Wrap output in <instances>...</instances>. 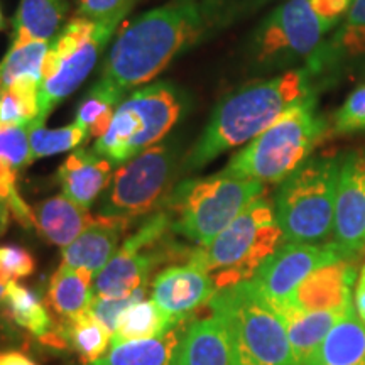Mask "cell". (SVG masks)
<instances>
[{"label":"cell","instance_id":"ba28073f","mask_svg":"<svg viewBox=\"0 0 365 365\" xmlns=\"http://www.w3.org/2000/svg\"><path fill=\"white\" fill-rule=\"evenodd\" d=\"M115 29V26L83 16L73 17L63 26L49 43L44 59L39 88L41 120L46 122V117L88 78Z\"/></svg>","mask_w":365,"mask_h":365},{"label":"cell","instance_id":"e0dca14e","mask_svg":"<svg viewBox=\"0 0 365 365\" xmlns=\"http://www.w3.org/2000/svg\"><path fill=\"white\" fill-rule=\"evenodd\" d=\"M129 220L115 217L95 215V220L78 239L63 249V264L71 267H85L100 272L118 250L122 237L130 227Z\"/></svg>","mask_w":365,"mask_h":365},{"label":"cell","instance_id":"74e56055","mask_svg":"<svg viewBox=\"0 0 365 365\" xmlns=\"http://www.w3.org/2000/svg\"><path fill=\"white\" fill-rule=\"evenodd\" d=\"M354 309L360 322L365 325V264L360 269L354 287Z\"/></svg>","mask_w":365,"mask_h":365},{"label":"cell","instance_id":"30bf717a","mask_svg":"<svg viewBox=\"0 0 365 365\" xmlns=\"http://www.w3.org/2000/svg\"><path fill=\"white\" fill-rule=\"evenodd\" d=\"M333 31L314 14L309 0H286L259 24L250 39L249 56L255 70L274 71L304 65ZM293 70V68H291Z\"/></svg>","mask_w":365,"mask_h":365},{"label":"cell","instance_id":"9a60e30c","mask_svg":"<svg viewBox=\"0 0 365 365\" xmlns=\"http://www.w3.org/2000/svg\"><path fill=\"white\" fill-rule=\"evenodd\" d=\"M171 365H237L225 319L213 313L191 323Z\"/></svg>","mask_w":365,"mask_h":365},{"label":"cell","instance_id":"4dcf8cb0","mask_svg":"<svg viewBox=\"0 0 365 365\" xmlns=\"http://www.w3.org/2000/svg\"><path fill=\"white\" fill-rule=\"evenodd\" d=\"M38 83L21 81L0 90V125H33L41 120Z\"/></svg>","mask_w":365,"mask_h":365},{"label":"cell","instance_id":"52a82bcc","mask_svg":"<svg viewBox=\"0 0 365 365\" xmlns=\"http://www.w3.org/2000/svg\"><path fill=\"white\" fill-rule=\"evenodd\" d=\"M207 307L225 319L237 365H294L284 322L252 281L218 289Z\"/></svg>","mask_w":365,"mask_h":365},{"label":"cell","instance_id":"60d3db41","mask_svg":"<svg viewBox=\"0 0 365 365\" xmlns=\"http://www.w3.org/2000/svg\"><path fill=\"white\" fill-rule=\"evenodd\" d=\"M6 291H7V287L0 286V301H2L4 298H6Z\"/></svg>","mask_w":365,"mask_h":365},{"label":"cell","instance_id":"d4e9b609","mask_svg":"<svg viewBox=\"0 0 365 365\" xmlns=\"http://www.w3.org/2000/svg\"><path fill=\"white\" fill-rule=\"evenodd\" d=\"M178 323H181L180 319L163 312L154 301H139L120 314L115 331L112 335V345L156 339L171 330Z\"/></svg>","mask_w":365,"mask_h":365},{"label":"cell","instance_id":"d6a6232c","mask_svg":"<svg viewBox=\"0 0 365 365\" xmlns=\"http://www.w3.org/2000/svg\"><path fill=\"white\" fill-rule=\"evenodd\" d=\"M331 132L336 135L365 132V83L357 86L335 112L331 120Z\"/></svg>","mask_w":365,"mask_h":365},{"label":"cell","instance_id":"ffe728a7","mask_svg":"<svg viewBox=\"0 0 365 365\" xmlns=\"http://www.w3.org/2000/svg\"><path fill=\"white\" fill-rule=\"evenodd\" d=\"M274 312L284 322L294 365L307 364L335 323L346 317L335 312H299L291 307H281Z\"/></svg>","mask_w":365,"mask_h":365},{"label":"cell","instance_id":"4fadbf2b","mask_svg":"<svg viewBox=\"0 0 365 365\" xmlns=\"http://www.w3.org/2000/svg\"><path fill=\"white\" fill-rule=\"evenodd\" d=\"M217 291L207 267L191 252L186 264L158 274L153 282V301L170 317L186 322L196 309L207 307Z\"/></svg>","mask_w":365,"mask_h":365},{"label":"cell","instance_id":"2e32d148","mask_svg":"<svg viewBox=\"0 0 365 365\" xmlns=\"http://www.w3.org/2000/svg\"><path fill=\"white\" fill-rule=\"evenodd\" d=\"M56 180L63 195L90 210L112 180V163L95 150L75 149L59 166Z\"/></svg>","mask_w":365,"mask_h":365},{"label":"cell","instance_id":"e575fe53","mask_svg":"<svg viewBox=\"0 0 365 365\" xmlns=\"http://www.w3.org/2000/svg\"><path fill=\"white\" fill-rule=\"evenodd\" d=\"M137 0H78L80 16L86 19L118 26Z\"/></svg>","mask_w":365,"mask_h":365},{"label":"cell","instance_id":"f546056e","mask_svg":"<svg viewBox=\"0 0 365 365\" xmlns=\"http://www.w3.org/2000/svg\"><path fill=\"white\" fill-rule=\"evenodd\" d=\"M6 307L7 313L17 325L29 330L33 335L44 339L49 331L53 330V319L49 313L46 312L44 304L41 303L38 294L27 289L24 286H19L16 281H12L7 286L6 291Z\"/></svg>","mask_w":365,"mask_h":365},{"label":"cell","instance_id":"b9f144b4","mask_svg":"<svg viewBox=\"0 0 365 365\" xmlns=\"http://www.w3.org/2000/svg\"><path fill=\"white\" fill-rule=\"evenodd\" d=\"M4 27V17H2V12H0V29Z\"/></svg>","mask_w":365,"mask_h":365},{"label":"cell","instance_id":"44dd1931","mask_svg":"<svg viewBox=\"0 0 365 365\" xmlns=\"http://www.w3.org/2000/svg\"><path fill=\"white\" fill-rule=\"evenodd\" d=\"M304 365H365V325L357 314L339 319Z\"/></svg>","mask_w":365,"mask_h":365},{"label":"cell","instance_id":"8fae6325","mask_svg":"<svg viewBox=\"0 0 365 365\" xmlns=\"http://www.w3.org/2000/svg\"><path fill=\"white\" fill-rule=\"evenodd\" d=\"M344 259L333 242L327 244H291L286 242L269 255L250 281L269 304L277 308L286 303L296 287L313 271Z\"/></svg>","mask_w":365,"mask_h":365},{"label":"cell","instance_id":"9c48e42d","mask_svg":"<svg viewBox=\"0 0 365 365\" xmlns=\"http://www.w3.org/2000/svg\"><path fill=\"white\" fill-rule=\"evenodd\" d=\"M181 164L178 148L170 143L150 145L120 164L100 203L98 215L129 222L149 215L170 196Z\"/></svg>","mask_w":365,"mask_h":365},{"label":"cell","instance_id":"3957f363","mask_svg":"<svg viewBox=\"0 0 365 365\" xmlns=\"http://www.w3.org/2000/svg\"><path fill=\"white\" fill-rule=\"evenodd\" d=\"M328 118L319 112L318 97L282 113L274 124L245 144L222 173L266 182H282L330 134Z\"/></svg>","mask_w":365,"mask_h":365},{"label":"cell","instance_id":"1f68e13d","mask_svg":"<svg viewBox=\"0 0 365 365\" xmlns=\"http://www.w3.org/2000/svg\"><path fill=\"white\" fill-rule=\"evenodd\" d=\"M88 137V130L76 122L65 127H58V129H46L44 124L29 125L31 163L41 158L78 149Z\"/></svg>","mask_w":365,"mask_h":365},{"label":"cell","instance_id":"8d00e7d4","mask_svg":"<svg viewBox=\"0 0 365 365\" xmlns=\"http://www.w3.org/2000/svg\"><path fill=\"white\" fill-rule=\"evenodd\" d=\"M309 4L314 14L331 29L339 26L350 7V0H309Z\"/></svg>","mask_w":365,"mask_h":365},{"label":"cell","instance_id":"7a4b0ae2","mask_svg":"<svg viewBox=\"0 0 365 365\" xmlns=\"http://www.w3.org/2000/svg\"><path fill=\"white\" fill-rule=\"evenodd\" d=\"M318 83L317 73L304 65L228 93L218 102L181 168L202 170L227 150L249 144L294 105L318 97Z\"/></svg>","mask_w":365,"mask_h":365},{"label":"cell","instance_id":"f1b7e54d","mask_svg":"<svg viewBox=\"0 0 365 365\" xmlns=\"http://www.w3.org/2000/svg\"><path fill=\"white\" fill-rule=\"evenodd\" d=\"M124 95L125 93L98 80L91 86L88 95L80 102L75 122L85 127L91 137L98 139L110 127L112 118L115 115L117 107L124 100Z\"/></svg>","mask_w":365,"mask_h":365},{"label":"cell","instance_id":"83f0119b","mask_svg":"<svg viewBox=\"0 0 365 365\" xmlns=\"http://www.w3.org/2000/svg\"><path fill=\"white\" fill-rule=\"evenodd\" d=\"M59 331L66 345H71L76 350L85 365L93 364L95 360L102 357L108 341H112L110 331L88 309L71 319H63Z\"/></svg>","mask_w":365,"mask_h":365},{"label":"cell","instance_id":"d590c367","mask_svg":"<svg viewBox=\"0 0 365 365\" xmlns=\"http://www.w3.org/2000/svg\"><path fill=\"white\" fill-rule=\"evenodd\" d=\"M0 269L16 281L17 277H26L34 271V259L26 249L6 245L0 247Z\"/></svg>","mask_w":365,"mask_h":365},{"label":"cell","instance_id":"6da1fadb","mask_svg":"<svg viewBox=\"0 0 365 365\" xmlns=\"http://www.w3.org/2000/svg\"><path fill=\"white\" fill-rule=\"evenodd\" d=\"M218 0H173L135 17L113 41L100 81L122 93L149 83L222 24Z\"/></svg>","mask_w":365,"mask_h":365},{"label":"cell","instance_id":"5bb4252c","mask_svg":"<svg viewBox=\"0 0 365 365\" xmlns=\"http://www.w3.org/2000/svg\"><path fill=\"white\" fill-rule=\"evenodd\" d=\"M357 271L349 259L325 264L313 271L291 298L281 307H291L299 312H335L341 314L354 313V287ZM274 308V309H277Z\"/></svg>","mask_w":365,"mask_h":365},{"label":"cell","instance_id":"603a6c76","mask_svg":"<svg viewBox=\"0 0 365 365\" xmlns=\"http://www.w3.org/2000/svg\"><path fill=\"white\" fill-rule=\"evenodd\" d=\"M93 272L85 267H71L61 264L49 282L48 303L63 319H71L88 309Z\"/></svg>","mask_w":365,"mask_h":365},{"label":"cell","instance_id":"f35d334b","mask_svg":"<svg viewBox=\"0 0 365 365\" xmlns=\"http://www.w3.org/2000/svg\"><path fill=\"white\" fill-rule=\"evenodd\" d=\"M0 365H36V364L19 352H7V354H0Z\"/></svg>","mask_w":365,"mask_h":365},{"label":"cell","instance_id":"4316f807","mask_svg":"<svg viewBox=\"0 0 365 365\" xmlns=\"http://www.w3.org/2000/svg\"><path fill=\"white\" fill-rule=\"evenodd\" d=\"M48 49V41L12 39L11 48L0 61V90L21 81L41 85Z\"/></svg>","mask_w":365,"mask_h":365},{"label":"cell","instance_id":"484cf974","mask_svg":"<svg viewBox=\"0 0 365 365\" xmlns=\"http://www.w3.org/2000/svg\"><path fill=\"white\" fill-rule=\"evenodd\" d=\"M27 164H31L29 127L0 125V198L9 205L21 198L16 182Z\"/></svg>","mask_w":365,"mask_h":365},{"label":"cell","instance_id":"cb8c5ba5","mask_svg":"<svg viewBox=\"0 0 365 365\" xmlns=\"http://www.w3.org/2000/svg\"><path fill=\"white\" fill-rule=\"evenodd\" d=\"M66 0H21L14 17L12 39L51 41L63 29Z\"/></svg>","mask_w":365,"mask_h":365},{"label":"cell","instance_id":"ac0fdd59","mask_svg":"<svg viewBox=\"0 0 365 365\" xmlns=\"http://www.w3.org/2000/svg\"><path fill=\"white\" fill-rule=\"evenodd\" d=\"M365 56V0H350L349 12L345 14L336 33L327 39L322 49L307 63V66L319 76L325 75L345 59Z\"/></svg>","mask_w":365,"mask_h":365},{"label":"cell","instance_id":"277c9868","mask_svg":"<svg viewBox=\"0 0 365 365\" xmlns=\"http://www.w3.org/2000/svg\"><path fill=\"white\" fill-rule=\"evenodd\" d=\"M262 195V181L220 171L215 176L181 181L164 200L161 210L175 234L205 247Z\"/></svg>","mask_w":365,"mask_h":365},{"label":"cell","instance_id":"8992f818","mask_svg":"<svg viewBox=\"0 0 365 365\" xmlns=\"http://www.w3.org/2000/svg\"><path fill=\"white\" fill-rule=\"evenodd\" d=\"M282 242L274 202L262 195L208 245L193 249V257L207 267L217 289H223L252 279Z\"/></svg>","mask_w":365,"mask_h":365},{"label":"cell","instance_id":"ab89813d","mask_svg":"<svg viewBox=\"0 0 365 365\" xmlns=\"http://www.w3.org/2000/svg\"><path fill=\"white\" fill-rule=\"evenodd\" d=\"M11 207H9V202L6 198H0V235L7 230L9 220H11Z\"/></svg>","mask_w":365,"mask_h":365},{"label":"cell","instance_id":"836d02e7","mask_svg":"<svg viewBox=\"0 0 365 365\" xmlns=\"http://www.w3.org/2000/svg\"><path fill=\"white\" fill-rule=\"evenodd\" d=\"M144 294H145V286L135 289L134 293L122 296V298H98V296H95V298L91 299L88 312L93 314L102 325H105V328L110 331V335H113L120 314L124 313L127 308H130L132 304L143 301Z\"/></svg>","mask_w":365,"mask_h":365},{"label":"cell","instance_id":"7402d4cb","mask_svg":"<svg viewBox=\"0 0 365 365\" xmlns=\"http://www.w3.org/2000/svg\"><path fill=\"white\" fill-rule=\"evenodd\" d=\"M186 322L178 323L164 335L112 345L110 352L90 365H171L186 331Z\"/></svg>","mask_w":365,"mask_h":365},{"label":"cell","instance_id":"5b68a950","mask_svg":"<svg viewBox=\"0 0 365 365\" xmlns=\"http://www.w3.org/2000/svg\"><path fill=\"white\" fill-rule=\"evenodd\" d=\"M341 159L309 158L281 182L274 210L284 242L323 244L333 235Z\"/></svg>","mask_w":365,"mask_h":365},{"label":"cell","instance_id":"7c38bea8","mask_svg":"<svg viewBox=\"0 0 365 365\" xmlns=\"http://www.w3.org/2000/svg\"><path fill=\"white\" fill-rule=\"evenodd\" d=\"M331 242L349 261L365 252V150L341 159Z\"/></svg>","mask_w":365,"mask_h":365},{"label":"cell","instance_id":"d6986e66","mask_svg":"<svg viewBox=\"0 0 365 365\" xmlns=\"http://www.w3.org/2000/svg\"><path fill=\"white\" fill-rule=\"evenodd\" d=\"M34 227L44 240L66 247L76 240L95 220L88 210L65 195L51 196L34 207Z\"/></svg>","mask_w":365,"mask_h":365}]
</instances>
